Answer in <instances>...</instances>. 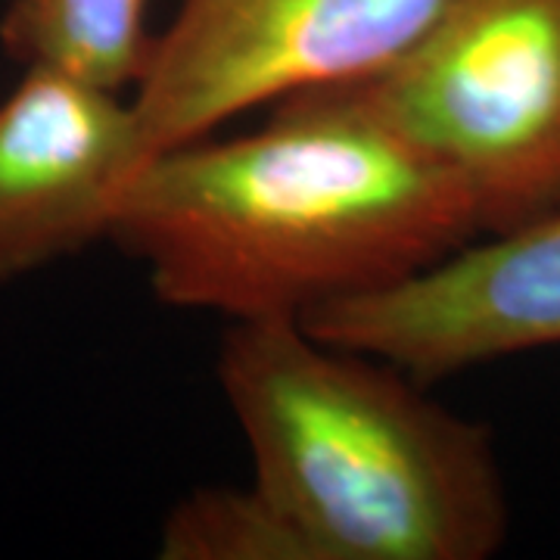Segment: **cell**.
Wrapping results in <instances>:
<instances>
[{
    "label": "cell",
    "mask_w": 560,
    "mask_h": 560,
    "mask_svg": "<svg viewBox=\"0 0 560 560\" xmlns=\"http://www.w3.org/2000/svg\"><path fill=\"white\" fill-rule=\"evenodd\" d=\"M436 165L327 94L275 103L241 138L168 147L125 190L109 241L162 305L305 320L389 290L477 241Z\"/></svg>",
    "instance_id": "cell-1"
},
{
    "label": "cell",
    "mask_w": 560,
    "mask_h": 560,
    "mask_svg": "<svg viewBox=\"0 0 560 560\" xmlns=\"http://www.w3.org/2000/svg\"><path fill=\"white\" fill-rule=\"evenodd\" d=\"M150 0H7L0 47L10 60L97 88H135L153 50Z\"/></svg>",
    "instance_id": "cell-7"
},
{
    "label": "cell",
    "mask_w": 560,
    "mask_h": 560,
    "mask_svg": "<svg viewBox=\"0 0 560 560\" xmlns=\"http://www.w3.org/2000/svg\"><path fill=\"white\" fill-rule=\"evenodd\" d=\"M448 0H178L135 84L153 153L234 116L359 81L423 35Z\"/></svg>",
    "instance_id": "cell-4"
},
{
    "label": "cell",
    "mask_w": 560,
    "mask_h": 560,
    "mask_svg": "<svg viewBox=\"0 0 560 560\" xmlns=\"http://www.w3.org/2000/svg\"><path fill=\"white\" fill-rule=\"evenodd\" d=\"M315 337L436 383L486 361L560 346V209L464 243L389 290L324 305Z\"/></svg>",
    "instance_id": "cell-5"
},
{
    "label": "cell",
    "mask_w": 560,
    "mask_h": 560,
    "mask_svg": "<svg viewBox=\"0 0 560 560\" xmlns=\"http://www.w3.org/2000/svg\"><path fill=\"white\" fill-rule=\"evenodd\" d=\"M215 374L249 486L308 560H489L508 539L492 430L396 364L261 318L231 320Z\"/></svg>",
    "instance_id": "cell-2"
},
{
    "label": "cell",
    "mask_w": 560,
    "mask_h": 560,
    "mask_svg": "<svg viewBox=\"0 0 560 560\" xmlns=\"http://www.w3.org/2000/svg\"><path fill=\"white\" fill-rule=\"evenodd\" d=\"M315 94L436 165L480 234L560 209V0H448L396 60Z\"/></svg>",
    "instance_id": "cell-3"
},
{
    "label": "cell",
    "mask_w": 560,
    "mask_h": 560,
    "mask_svg": "<svg viewBox=\"0 0 560 560\" xmlns=\"http://www.w3.org/2000/svg\"><path fill=\"white\" fill-rule=\"evenodd\" d=\"M147 160L119 91L25 66L0 97V283L109 241Z\"/></svg>",
    "instance_id": "cell-6"
},
{
    "label": "cell",
    "mask_w": 560,
    "mask_h": 560,
    "mask_svg": "<svg viewBox=\"0 0 560 560\" xmlns=\"http://www.w3.org/2000/svg\"><path fill=\"white\" fill-rule=\"evenodd\" d=\"M162 560H308L300 536L253 486L197 489L168 511Z\"/></svg>",
    "instance_id": "cell-8"
}]
</instances>
